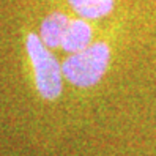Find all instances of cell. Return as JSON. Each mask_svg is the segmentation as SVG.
Segmentation results:
<instances>
[{
  "instance_id": "cell-3",
  "label": "cell",
  "mask_w": 156,
  "mask_h": 156,
  "mask_svg": "<svg viewBox=\"0 0 156 156\" xmlns=\"http://www.w3.org/2000/svg\"><path fill=\"white\" fill-rule=\"evenodd\" d=\"M91 43H93V29L90 27L87 19L77 17L69 21L60 48L68 54H74L87 49Z\"/></svg>"
},
{
  "instance_id": "cell-1",
  "label": "cell",
  "mask_w": 156,
  "mask_h": 156,
  "mask_svg": "<svg viewBox=\"0 0 156 156\" xmlns=\"http://www.w3.org/2000/svg\"><path fill=\"white\" fill-rule=\"evenodd\" d=\"M109 62H111L109 46L103 41L91 43L84 51L68 54L65 62L62 63L63 77L79 88L93 87L106 74Z\"/></svg>"
},
{
  "instance_id": "cell-2",
  "label": "cell",
  "mask_w": 156,
  "mask_h": 156,
  "mask_svg": "<svg viewBox=\"0 0 156 156\" xmlns=\"http://www.w3.org/2000/svg\"><path fill=\"white\" fill-rule=\"evenodd\" d=\"M25 49L33 68L35 84L38 93L44 99H55L63 88V69L46 46L40 35L29 33L25 40Z\"/></svg>"
},
{
  "instance_id": "cell-4",
  "label": "cell",
  "mask_w": 156,
  "mask_h": 156,
  "mask_svg": "<svg viewBox=\"0 0 156 156\" xmlns=\"http://www.w3.org/2000/svg\"><path fill=\"white\" fill-rule=\"evenodd\" d=\"M69 17L63 13H52L44 17L40 27V38L49 49H55L62 46L63 36L69 25Z\"/></svg>"
},
{
  "instance_id": "cell-5",
  "label": "cell",
  "mask_w": 156,
  "mask_h": 156,
  "mask_svg": "<svg viewBox=\"0 0 156 156\" xmlns=\"http://www.w3.org/2000/svg\"><path fill=\"white\" fill-rule=\"evenodd\" d=\"M68 3L79 17L96 21L112 13L115 0H68Z\"/></svg>"
}]
</instances>
